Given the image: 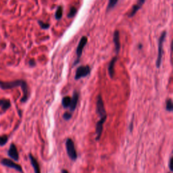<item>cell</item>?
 Returning <instances> with one entry per match:
<instances>
[{
	"instance_id": "cell-1",
	"label": "cell",
	"mask_w": 173,
	"mask_h": 173,
	"mask_svg": "<svg viewBox=\"0 0 173 173\" xmlns=\"http://www.w3.org/2000/svg\"><path fill=\"white\" fill-rule=\"evenodd\" d=\"M21 86L23 90V96L21 99V102L25 103L28 100L29 97V90L28 87V84L26 81L23 80H16L14 81H9V82H4L0 81V88L3 90L6 89H11L13 88Z\"/></svg>"
},
{
	"instance_id": "cell-2",
	"label": "cell",
	"mask_w": 173,
	"mask_h": 173,
	"mask_svg": "<svg viewBox=\"0 0 173 173\" xmlns=\"http://www.w3.org/2000/svg\"><path fill=\"white\" fill-rule=\"evenodd\" d=\"M166 36V32L164 31L161 34L160 38L158 39V57H157L156 60V66L157 68H160L162 64V56H163V46H164V43L165 38Z\"/></svg>"
},
{
	"instance_id": "cell-3",
	"label": "cell",
	"mask_w": 173,
	"mask_h": 173,
	"mask_svg": "<svg viewBox=\"0 0 173 173\" xmlns=\"http://www.w3.org/2000/svg\"><path fill=\"white\" fill-rule=\"evenodd\" d=\"M66 148L67 154L72 161H76L77 159V153H76L75 146L72 139L68 138L66 141Z\"/></svg>"
},
{
	"instance_id": "cell-4",
	"label": "cell",
	"mask_w": 173,
	"mask_h": 173,
	"mask_svg": "<svg viewBox=\"0 0 173 173\" xmlns=\"http://www.w3.org/2000/svg\"><path fill=\"white\" fill-rule=\"evenodd\" d=\"M87 37H85V36H83L81 39H80L79 43L78 44L77 47H76V61L74 62V65L78 64L79 62L80 58L81 57L82 54V51H83V49L84 47V46L86 45V43H87Z\"/></svg>"
},
{
	"instance_id": "cell-5",
	"label": "cell",
	"mask_w": 173,
	"mask_h": 173,
	"mask_svg": "<svg viewBox=\"0 0 173 173\" xmlns=\"http://www.w3.org/2000/svg\"><path fill=\"white\" fill-rule=\"evenodd\" d=\"M91 72V68L89 66H80L76 70V74L74 78L75 80H78L80 78L86 77Z\"/></svg>"
},
{
	"instance_id": "cell-6",
	"label": "cell",
	"mask_w": 173,
	"mask_h": 173,
	"mask_svg": "<svg viewBox=\"0 0 173 173\" xmlns=\"http://www.w3.org/2000/svg\"><path fill=\"white\" fill-rule=\"evenodd\" d=\"M96 111H97L98 115H100L101 117L107 116L105 107H104L103 99H102L101 95H99L97 97V101H96Z\"/></svg>"
},
{
	"instance_id": "cell-7",
	"label": "cell",
	"mask_w": 173,
	"mask_h": 173,
	"mask_svg": "<svg viewBox=\"0 0 173 173\" xmlns=\"http://www.w3.org/2000/svg\"><path fill=\"white\" fill-rule=\"evenodd\" d=\"M106 118H107V116L101 117V119H100L99 121L97 122V124H96L95 132H96V140L97 141L100 140V137H101L102 132H103V129H104V124L105 123Z\"/></svg>"
},
{
	"instance_id": "cell-8",
	"label": "cell",
	"mask_w": 173,
	"mask_h": 173,
	"mask_svg": "<svg viewBox=\"0 0 173 173\" xmlns=\"http://www.w3.org/2000/svg\"><path fill=\"white\" fill-rule=\"evenodd\" d=\"M1 164H2L3 166L9 167V168H14L15 170H16L17 171H19L20 172L23 173V168L22 167L20 166L19 164L15 163L14 161L10 160V159H7V158H4L1 160Z\"/></svg>"
},
{
	"instance_id": "cell-9",
	"label": "cell",
	"mask_w": 173,
	"mask_h": 173,
	"mask_svg": "<svg viewBox=\"0 0 173 173\" xmlns=\"http://www.w3.org/2000/svg\"><path fill=\"white\" fill-rule=\"evenodd\" d=\"M8 156L14 160L18 161L19 160V152H18L16 147V146L14 143L11 144L8 152Z\"/></svg>"
},
{
	"instance_id": "cell-10",
	"label": "cell",
	"mask_w": 173,
	"mask_h": 173,
	"mask_svg": "<svg viewBox=\"0 0 173 173\" xmlns=\"http://www.w3.org/2000/svg\"><path fill=\"white\" fill-rule=\"evenodd\" d=\"M113 41L115 46V51L116 54H118L120 51V33L119 31H114L113 35Z\"/></svg>"
},
{
	"instance_id": "cell-11",
	"label": "cell",
	"mask_w": 173,
	"mask_h": 173,
	"mask_svg": "<svg viewBox=\"0 0 173 173\" xmlns=\"http://www.w3.org/2000/svg\"><path fill=\"white\" fill-rule=\"evenodd\" d=\"M78 93L76 91H74L73 93V96L71 98V102H70V111L72 112L74 111V110L76 109V106H77V104H78Z\"/></svg>"
},
{
	"instance_id": "cell-12",
	"label": "cell",
	"mask_w": 173,
	"mask_h": 173,
	"mask_svg": "<svg viewBox=\"0 0 173 173\" xmlns=\"http://www.w3.org/2000/svg\"><path fill=\"white\" fill-rule=\"evenodd\" d=\"M145 2H146V0H138L137 4L134 5L133 7H132L131 11H130V14H128V17L134 16L137 14V12L142 7V5L144 4Z\"/></svg>"
},
{
	"instance_id": "cell-13",
	"label": "cell",
	"mask_w": 173,
	"mask_h": 173,
	"mask_svg": "<svg viewBox=\"0 0 173 173\" xmlns=\"http://www.w3.org/2000/svg\"><path fill=\"white\" fill-rule=\"evenodd\" d=\"M29 159L31 161V165L33 166L35 171V173H41V170H40V166L39 163H38L37 159L34 157L32 154H29Z\"/></svg>"
},
{
	"instance_id": "cell-14",
	"label": "cell",
	"mask_w": 173,
	"mask_h": 173,
	"mask_svg": "<svg viewBox=\"0 0 173 173\" xmlns=\"http://www.w3.org/2000/svg\"><path fill=\"white\" fill-rule=\"evenodd\" d=\"M117 60H118L117 56L114 57L112 59L111 61L110 62L109 64H108V74H109V75L111 78H113V76L114 75V66H115V64L116 61H117Z\"/></svg>"
},
{
	"instance_id": "cell-15",
	"label": "cell",
	"mask_w": 173,
	"mask_h": 173,
	"mask_svg": "<svg viewBox=\"0 0 173 173\" xmlns=\"http://www.w3.org/2000/svg\"><path fill=\"white\" fill-rule=\"evenodd\" d=\"M11 106V103L10 100H0V107L3 112L6 111Z\"/></svg>"
},
{
	"instance_id": "cell-16",
	"label": "cell",
	"mask_w": 173,
	"mask_h": 173,
	"mask_svg": "<svg viewBox=\"0 0 173 173\" xmlns=\"http://www.w3.org/2000/svg\"><path fill=\"white\" fill-rule=\"evenodd\" d=\"M70 102H71V97H69V96H65V97H63L62 101V104L63 107L64 108H69Z\"/></svg>"
},
{
	"instance_id": "cell-17",
	"label": "cell",
	"mask_w": 173,
	"mask_h": 173,
	"mask_svg": "<svg viewBox=\"0 0 173 173\" xmlns=\"http://www.w3.org/2000/svg\"><path fill=\"white\" fill-rule=\"evenodd\" d=\"M62 14H63V8H62V6H59L57 10L56 11L55 13V18L56 20L59 21L62 19Z\"/></svg>"
},
{
	"instance_id": "cell-18",
	"label": "cell",
	"mask_w": 173,
	"mask_h": 173,
	"mask_svg": "<svg viewBox=\"0 0 173 173\" xmlns=\"http://www.w3.org/2000/svg\"><path fill=\"white\" fill-rule=\"evenodd\" d=\"M166 110L168 112H172L173 110L172 101L171 99H168L166 102Z\"/></svg>"
},
{
	"instance_id": "cell-19",
	"label": "cell",
	"mask_w": 173,
	"mask_h": 173,
	"mask_svg": "<svg viewBox=\"0 0 173 173\" xmlns=\"http://www.w3.org/2000/svg\"><path fill=\"white\" fill-rule=\"evenodd\" d=\"M118 0H109V2H108V8H107V11H109L112 8H114L115 7V5L117 4Z\"/></svg>"
},
{
	"instance_id": "cell-20",
	"label": "cell",
	"mask_w": 173,
	"mask_h": 173,
	"mask_svg": "<svg viewBox=\"0 0 173 173\" xmlns=\"http://www.w3.org/2000/svg\"><path fill=\"white\" fill-rule=\"evenodd\" d=\"M8 137L7 135L0 136V146H5L8 142Z\"/></svg>"
},
{
	"instance_id": "cell-21",
	"label": "cell",
	"mask_w": 173,
	"mask_h": 173,
	"mask_svg": "<svg viewBox=\"0 0 173 173\" xmlns=\"http://www.w3.org/2000/svg\"><path fill=\"white\" fill-rule=\"evenodd\" d=\"M76 12H77V10H76V8L71 7V8H70V9L69 12H68V18L74 17L76 14Z\"/></svg>"
},
{
	"instance_id": "cell-22",
	"label": "cell",
	"mask_w": 173,
	"mask_h": 173,
	"mask_svg": "<svg viewBox=\"0 0 173 173\" xmlns=\"http://www.w3.org/2000/svg\"><path fill=\"white\" fill-rule=\"evenodd\" d=\"M38 23H39V25L40 27H41V29H48L49 28V24L43 23V21H38Z\"/></svg>"
},
{
	"instance_id": "cell-23",
	"label": "cell",
	"mask_w": 173,
	"mask_h": 173,
	"mask_svg": "<svg viewBox=\"0 0 173 173\" xmlns=\"http://www.w3.org/2000/svg\"><path fill=\"white\" fill-rule=\"evenodd\" d=\"M63 118L64 120H69L70 118H72V114L70 113V112H66L65 113L63 114Z\"/></svg>"
},
{
	"instance_id": "cell-24",
	"label": "cell",
	"mask_w": 173,
	"mask_h": 173,
	"mask_svg": "<svg viewBox=\"0 0 173 173\" xmlns=\"http://www.w3.org/2000/svg\"><path fill=\"white\" fill-rule=\"evenodd\" d=\"M29 64L30 66H32V67H33V66H35V60H31L29 61Z\"/></svg>"
},
{
	"instance_id": "cell-25",
	"label": "cell",
	"mask_w": 173,
	"mask_h": 173,
	"mask_svg": "<svg viewBox=\"0 0 173 173\" xmlns=\"http://www.w3.org/2000/svg\"><path fill=\"white\" fill-rule=\"evenodd\" d=\"M172 158H170V160H169V164H168V166L169 168H170V171H172Z\"/></svg>"
},
{
	"instance_id": "cell-26",
	"label": "cell",
	"mask_w": 173,
	"mask_h": 173,
	"mask_svg": "<svg viewBox=\"0 0 173 173\" xmlns=\"http://www.w3.org/2000/svg\"><path fill=\"white\" fill-rule=\"evenodd\" d=\"M62 173H69V172H68L66 170H62Z\"/></svg>"
}]
</instances>
